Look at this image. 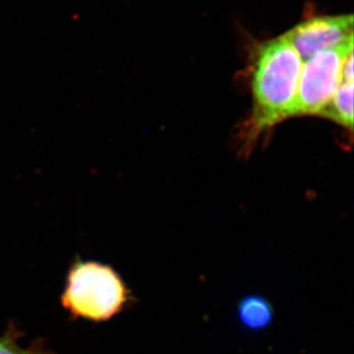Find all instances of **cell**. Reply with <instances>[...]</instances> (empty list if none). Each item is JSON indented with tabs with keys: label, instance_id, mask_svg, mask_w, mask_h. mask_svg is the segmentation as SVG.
<instances>
[{
	"label": "cell",
	"instance_id": "1",
	"mask_svg": "<svg viewBox=\"0 0 354 354\" xmlns=\"http://www.w3.org/2000/svg\"><path fill=\"white\" fill-rule=\"evenodd\" d=\"M304 60L286 36L261 46L252 69V113L245 134L256 138L293 118Z\"/></svg>",
	"mask_w": 354,
	"mask_h": 354
},
{
	"label": "cell",
	"instance_id": "2",
	"mask_svg": "<svg viewBox=\"0 0 354 354\" xmlns=\"http://www.w3.org/2000/svg\"><path fill=\"white\" fill-rule=\"evenodd\" d=\"M130 300L124 281L113 268L101 263L77 261L72 266L62 304L72 315L92 321L109 320Z\"/></svg>",
	"mask_w": 354,
	"mask_h": 354
},
{
	"label": "cell",
	"instance_id": "3",
	"mask_svg": "<svg viewBox=\"0 0 354 354\" xmlns=\"http://www.w3.org/2000/svg\"><path fill=\"white\" fill-rule=\"evenodd\" d=\"M353 38L305 60L298 83L293 118L319 115L342 82V68L353 53Z\"/></svg>",
	"mask_w": 354,
	"mask_h": 354
},
{
	"label": "cell",
	"instance_id": "4",
	"mask_svg": "<svg viewBox=\"0 0 354 354\" xmlns=\"http://www.w3.org/2000/svg\"><path fill=\"white\" fill-rule=\"evenodd\" d=\"M353 16H328L301 23L285 36L304 62L318 51L353 39Z\"/></svg>",
	"mask_w": 354,
	"mask_h": 354
},
{
	"label": "cell",
	"instance_id": "5",
	"mask_svg": "<svg viewBox=\"0 0 354 354\" xmlns=\"http://www.w3.org/2000/svg\"><path fill=\"white\" fill-rule=\"evenodd\" d=\"M237 321L243 329L260 332L271 326L274 310L271 302L261 295H249L242 298L237 305Z\"/></svg>",
	"mask_w": 354,
	"mask_h": 354
},
{
	"label": "cell",
	"instance_id": "6",
	"mask_svg": "<svg viewBox=\"0 0 354 354\" xmlns=\"http://www.w3.org/2000/svg\"><path fill=\"white\" fill-rule=\"evenodd\" d=\"M353 82L342 81L329 104L319 116L334 121L346 129L353 127Z\"/></svg>",
	"mask_w": 354,
	"mask_h": 354
},
{
	"label": "cell",
	"instance_id": "7",
	"mask_svg": "<svg viewBox=\"0 0 354 354\" xmlns=\"http://www.w3.org/2000/svg\"><path fill=\"white\" fill-rule=\"evenodd\" d=\"M0 354H32L16 344L13 337L8 335L0 337Z\"/></svg>",
	"mask_w": 354,
	"mask_h": 354
}]
</instances>
